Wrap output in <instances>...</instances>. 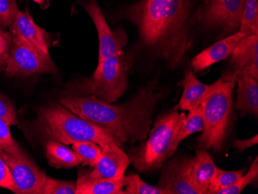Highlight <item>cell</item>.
Masks as SVG:
<instances>
[{
	"label": "cell",
	"instance_id": "44dd1931",
	"mask_svg": "<svg viewBox=\"0 0 258 194\" xmlns=\"http://www.w3.org/2000/svg\"><path fill=\"white\" fill-rule=\"evenodd\" d=\"M204 130V119L203 116L202 106L201 105L195 109L189 111V115L182 123V126L179 128L177 136L172 145L170 158L175 154L181 142L183 141L187 137H189L190 135L198 132H203Z\"/></svg>",
	"mask_w": 258,
	"mask_h": 194
},
{
	"label": "cell",
	"instance_id": "1f68e13d",
	"mask_svg": "<svg viewBox=\"0 0 258 194\" xmlns=\"http://www.w3.org/2000/svg\"><path fill=\"white\" fill-rule=\"evenodd\" d=\"M0 187L5 188L14 192L15 191V184H14L10 169L1 157H0Z\"/></svg>",
	"mask_w": 258,
	"mask_h": 194
},
{
	"label": "cell",
	"instance_id": "8fae6325",
	"mask_svg": "<svg viewBox=\"0 0 258 194\" xmlns=\"http://www.w3.org/2000/svg\"><path fill=\"white\" fill-rule=\"evenodd\" d=\"M166 160L162 166V173L157 186L166 194H201L190 181L194 157L179 155Z\"/></svg>",
	"mask_w": 258,
	"mask_h": 194
},
{
	"label": "cell",
	"instance_id": "5b68a950",
	"mask_svg": "<svg viewBox=\"0 0 258 194\" xmlns=\"http://www.w3.org/2000/svg\"><path fill=\"white\" fill-rule=\"evenodd\" d=\"M132 63L123 51L105 59L98 63L91 77L70 85L68 95L95 96L106 103L116 102L127 89Z\"/></svg>",
	"mask_w": 258,
	"mask_h": 194
},
{
	"label": "cell",
	"instance_id": "7a4b0ae2",
	"mask_svg": "<svg viewBox=\"0 0 258 194\" xmlns=\"http://www.w3.org/2000/svg\"><path fill=\"white\" fill-rule=\"evenodd\" d=\"M162 93L156 82L148 84L126 103H106L95 96L67 95L59 103L78 116L111 133L124 146L147 139L152 117Z\"/></svg>",
	"mask_w": 258,
	"mask_h": 194
},
{
	"label": "cell",
	"instance_id": "d6a6232c",
	"mask_svg": "<svg viewBox=\"0 0 258 194\" xmlns=\"http://www.w3.org/2000/svg\"><path fill=\"white\" fill-rule=\"evenodd\" d=\"M257 143L258 136L256 134L253 137L247 139V140H236L235 141L233 142V145L234 147L237 148L239 151L243 152L249 149V148L252 147V146H256V145H257Z\"/></svg>",
	"mask_w": 258,
	"mask_h": 194
},
{
	"label": "cell",
	"instance_id": "d4e9b609",
	"mask_svg": "<svg viewBox=\"0 0 258 194\" xmlns=\"http://www.w3.org/2000/svg\"><path fill=\"white\" fill-rule=\"evenodd\" d=\"M127 184L124 188V194H166V192L157 186L148 184L136 173L126 176Z\"/></svg>",
	"mask_w": 258,
	"mask_h": 194
},
{
	"label": "cell",
	"instance_id": "3957f363",
	"mask_svg": "<svg viewBox=\"0 0 258 194\" xmlns=\"http://www.w3.org/2000/svg\"><path fill=\"white\" fill-rule=\"evenodd\" d=\"M35 126L45 138L64 145L82 141L98 144L114 142L122 146L111 133L83 119L60 103L40 108Z\"/></svg>",
	"mask_w": 258,
	"mask_h": 194
},
{
	"label": "cell",
	"instance_id": "ba28073f",
	"mask_svg": "<svg viewBox=\"0 0 258 194\" xmlns=\"http://www.w3.org/2000/svg\"><path fill=\"white\" fill-rule=\"evenodd\" d=\"M246 0H205L198 20L204 27L217 29L222 35H231L240 28Z\"/></svg>",
	"mask_w": 258,
	"mask_h": 194
},
{
	"label": "cell",
	"instance_id": "5bb4252c",
	"mask_svg": "<svg viewBox=\"0 0 258 194\" xmlns=\"http://www.w3.org/2000/svg\"><path fill=\"white\" fill-rule=\"evenodd\" d=\"M11 36H18L46 55H50L51 47L50 34L37 26L28 12L19 10L14 23L10 27Z\"/></svg>",
	"mask_w": 258,
	"mask_h": 194
},
{
	"label": "cell",
	"instance_id": "7c38bea8",
	"mask_svg": "<svg viewBox=\"0 0 258 194\" xmlns=\"http://www.w3.org/2000/svg\"><path fill=\"white\" fill-rule=\"evenodd\" d=\"M85 10L94 22L98 32V63L122 51L127 42L125 31L121 28L116 30L110 28L96 0H88Z\"/></svg>",
	"mask_w": 258,
	"mask_h": 194
},
{
	"label": "cell",
	"instance_id": "d6986e66",
	"mask_svg": "<svg viewBox=\"0 0 258 194\" xmlns=\"http://www.w3.org/2000/svg\"><path fill=\"white\" fill-rule=\"evenodd\" d=\"M125 176L117 179H91L80 173L75 194H124Z\"/></svg>",
	"mask_w": 258,
	"mask_h": 194
},
{
	"label": "cell",
	"instance_id": "cb8c5ba5",
	"mask_svg": "<svg viewBox=\"0 0 258 194\" xmlns=\"http://www.w3.org/2000/svg\"><path fill=\"white\" fill-rule=\"evenodd\" d=\"M238 31L258 34L257 0H246Z\"/></svg>",
	"mask_w": 258,
	"mask_h": 194
},
{
	"label": "cell",
	"instance_id": "e0dca14e",
	"mask_svg": "<svg viewBox=\"0 0 258 194\" xmlns=\"http://www.w3.org/2000/svg\"><path fill=\"white\" fill-rule=\"evenodd\" d=\"M217 166L206 150H197L194 157L190 181L201 194H207L210 182L217 173Z\"/></svg>",
	"mask_w": 258,
	"mask_h": 194
},
{
	"label": "cell",
	"instance_id": "30bf717a",
	"mask_svg": "<svg viewBox=\"0 0 258 194\" xmlns=\"http://www.w3.org/2000/svg\"><path fill=\"white\" fill-rule=\"evenodd\" d=\"M230 60L221 78L234 82L243 76L258 81V34H250L242 40L230 53Z\"/></svg>",
	"mask_w": 258,
	"mask_h": 194
},
{
	"label": "cell",
	"instance_id": "484cf974",
	"mask_svg": "<svg viewBox=\"0 0 258 194\" xmlns=\"http://www.w3.org/2000/svg\"><path fill=\"white\" fill-rule=\"evenodd\" d=\"M0 151L9 154L17 155L25 153L20 145L14 140L10 133V125L0 118Z\"/></svg>",
	"mask_w": 258,
	"mask_h": 194
},
{
	"label": "cell",
	"instance_id": "603a6c76",
	"mask_svg": "<svg viewBox=\"0 0 258 194\" xmlns=\"http://www.w3.org/2000/svg\"><path fill=\"white\" fill-rule=\"evenodd\" d=\"M244 169L236 171H226L217 168V173L210 182L207 194H217L220 191L234 184L243 175Z\"/></svg>",
	"mask_w": 258,
	"mask_h": 194
},
{
	"label": "cell",
	"instance_id": "4fadbf2b",
	"mask_svg": "<svg viewBox=\"0 0 258 194\" xmlns=\"http://www.w3.org/2000/svg\"><path fill=\"white\" fill-rule=\"evenodd\" d=\"M101 158L91 172L82 173L85 177L91 179H117L124 176L126 169L130 164L129 158L121 146L114 142L100 143Z\"/></svg>",
	"mask_w": 258,
	"mask_h": 194
},
{
	"label": "cell",
	"instance_id": "ffe728a7",
	"mask_svg": "<svg viewBox=\"0 0 258 194\" xmlns=\"http://www.w3.org/2000/svg\"><path fill=\"white\" fill-rule=\"evenodd\" d=\"M46 156L49 164L54 168H72L82 163L76 152L67 145L54 140H48L46 145Z\"/></svg>",
	"mask_w": 258,
	"mask_h": 194
},
{
	"label": "cell",
	"instance_id": "277c9868",
	"mask_svg": "<svg viewBox=\"0 0 258 194\" xmlns=\"http://www.w3.org/2000/svg\"><path fill=\"white\" fill-rule=\"evenodd\" d=\"M186 116L177 110L156 118L146 140L129 151L130 163L141 173L159 170L170 158L172 145Z\"/></svg>",
	"mask_w": 258,
	"mask_h": 194
},
{
	"label": "cell",
	"instance_id": "4316f807",
	"mask_svg": "<svg viewBox=\"0 0 258 194\" xmlns=\"http://www.w3.org/2000/svg\"><path fill=\"white\" fill-rule=\"evenodd\" d=\"M258 177V157L256 156L255 160L250 166L247 173L243 175L234 184L227 189L220 191L217 194H240L246 186H248Z\"/></svg>",
	"mask_w": 258,
	"mask_h": 194
},
{
	"label": "cell",
	"instance_id": "9a60e30c",
	"mask_svg": "<svg viewBox=\"0 0 258 194\" xmlns=\"http://www.w3.org/2000/svg\"><path fill=\"white\" fill-rule=\"evenodd\" d=\"M248 35V33L237 31L198 53L191 60L194 72H202L217 62L228 58L236 46Z\"/></svg>",
	"mask_w": 258,
	"mask_h": 194
},
{
	"label": "cell",
	"instance_id": "52a82bcc",
	"mask_svg": "<svg viewBox=\"0 0 258 194\" xmlns=\"http://www.w3.org/2000/svg\"><path fill=\"white\" fill-rule=\"evenodd\" d=\"M12 47L5 68L9 77L54 74L57 71L50 55H46L18 36H12Z\"/></svg>",
	"mask_w": 258,
	"mask_h": 194
},
{
	"label": "cell",
	"instance_id": "f546056e",
	"mask_svg": "<svg viewBox=\"0 0 258 194\" xmlns=\"http://www.w3.org/2000/svg\"><path fill=\"white\" fill-rule=\"evenodd\" d=\"M0 118H3L10 126L19 124L14 105L2 94H0Z\"/></svg>",
	"mask_w": 258,
	"mask_h": 194
},
{
	"label": "cell",
	"instance_id": "83f0119b",
	"mask_svg": "<svg viewBox=\"0 0 258 194\" xmlns=\"http://www.w3.org/2000/svg\"><path fill=\"white\" fill-rule=\"evenodd\" d=\"M77 182L59 180L53 178H46L43 186V194H75Z\"/></svg>",
	"mask_w": 258,
	"mask_h": 194
},
{
	"label": "cell",
	"instance_id": "4dcf8cb0",
	"mask_svg": "<svg viewBox=\"0 0 258 194\" xmlns=\"http://www.w3.org/2000/svg\"><path fill=\"white\" fill-rule=\"evenodd\" d=\"M12 36L10 32L0 29V68H5L12 47Z\"/></svg>",
	"mask_w": 258,
	"mask_h": 194
},
{
	"label": "cell",
	"instance_id": "9c48e42d",
	"mask_svg": "<svg viewBox=\"0 0 258 194\" xmlns=\"http://www.w3.org/2000/svg\"><path fill=\"white\" fill-rule=\"evenodd\" d=\"M11 173L17 194H43V186L47 176L30 159L27 153L9 154L0 151Z\"/></svg>",
	"mask_w": 258,
	"mask_h": 194
},
{
	"label": "cell",
	"instance_id": "2e32d148",
	"mask_svg": "<svg viewBox=\"0 0 258 194\" xmlns=\"http://www.w3.org/2000/svg\"><path fill=\"white\" fill-rule=\"evenodd\" d=\"M183 91L179 104L174 110L190 111L200 106L214 88V83L207 85L199 81L191 70L185 71L182 82Z\"/></svg>",
	"mask_w": 258,
	"mask_h": 194
},
{
	"label": "cell",
	"instance_id": "836d02e7",
	"mask_svg": "<svg viewBox=\"0 0 258 194\" xmlns=\"http://www.w3.org/2000/svg\"><path fill=\"white\" fill-rule=\"evenodd\" d=\"M33 2L37 3L39 5H43L44 4L45 0H33Z\"/></svg>",
	"mask_w": 258,
	"mask_h": 194
},
{
	"label": "cell",
	"instance_id": "7402d4cb",
	"mask_svg": "<svg viewBox=\"0 0 258 194\" xmlns=\"http://www.w3.org/2000/svg\"><path fill=\"white\" fill-rule=\"evenodd\" d=\"M72 145V150L81 157L84 165L95 167L102 154L101 146L98 143L82 141L75 142Z\"/></svg>",
	"mask_w": 258,
	"mask_h": 194
},
{
	"label": "cell",
	"instance_id": "ac0fdd59",
	"mask_svg": "<svg viewBox=\"0 0 258 194\" xmlns=\"http://www.w3.org/2000/svg\"><path fill=\"white\" fill-rule=\"evenodd\" d=\"M237 97L236 108L240 115H258V81L250 76H243L237 80Z\"/></svg>",
	"mask_w": 258,
	"mask_h": 194
},
{
	"label": "cell",
	"instance_id": "8992f818",
	"mask_svg": "<svg viewBox=\"0 0 258 194\" xmlns=\"http://www.w3.org/2000/svg\"><path fill=\"white\" fill-rule=\"evenodd\" d=\"M235 85L234 82L220 78L201 104L204 130L197 143L200 149L221 150L230 123Z\"/></svg>",
	"mask_w": 258,
	"mask_h": 194
},
{
	"label": "cell",
	"instance_id": "f1b7e54d",
	"mask_svg": "<svg viewBox=\"0 0 258 194\" xmlns=\"http://www.w3.org/2000/svg\"><path fill=\"white\" fill-rule=\"evenodd\" d=\"M19 10L16 0H0V29L10 27Z\"/></svg>",
	"mask_w": 258,
	"mask_h": 194
},
{
	"label": "cell",
	"instance_id": "6da1fadb",
	"mask_svg": "<svg viewBox=\"0 0 258 194\" xmlns=\"http://www.w3.org/2000/svg\"><path fill=\"white\" fill-rule=\"evenodd\" d=\"M205 0H140L127 10L141 42L171 69L183 63L194 43L192 28Z\"/></svg>",
	"mask_w": 258,
	"mask_h": 194
}]
</instances>
